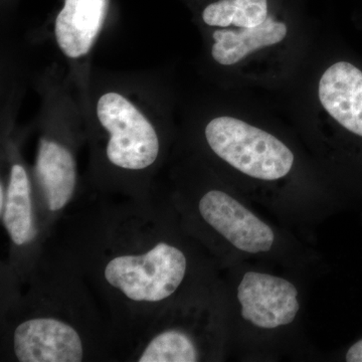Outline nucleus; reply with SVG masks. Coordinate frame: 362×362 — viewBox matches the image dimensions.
Instances as JSON below:
<instances>
[{"label": "nucleus", "mask_w": 362, "mask_h": 362, "mask_svg": "<svg viewBox=\"0 0 362 362\" xmlns=\"http://www.w3.org/2000/svg\"><path fill=\"white\" fill-rule=\"evenodd\" d=\"M201 357L199 342L189 332L170 329L154 337L138 361L197 362Z\"/></svg>", "instance_id": "9b49d317"}, {"label": "nucleus", "mask_w": 362, "mask_h": 362, "mask_svg": "<svg viewBox=\"0 0 362 362\" xmlns=\"http://www.w3.org/2000/svg\"><path fill=\"white\" fill-rule=\"evenodd\" d=\"M2 214L4 226L14 244L25 245L32 233V201L30 181L25 169L21 164H14L11 168Z\"/></svg>", "instance_id": "1a4fd4ad"}, {"label": "nucleus", "mask_w": 362, "mask_h": 362, "mask_svg": "<svg viewBox=\"0 0 362 362\" xmlns=\"http://www.w3.org/2000/svg\"><path fill=\"white\" fill-rule=\"evenodd\" d=\"M37 175L49 211L63 209L73 197L77 182L75 159L69 149L47 138L40 139Z\"/></svg>", "instance_id": "0eeeda50"}, {"label": "nucleus", "mask_w": 362, "mask_h": 362, "mask_svg": "<svg viewBox=\"0 0 362 362\" xmlns=\"http://www.w3.org/2000/svg\"><path fill=\"white\" fill-rule=\"evenodd\" d=\"M268 18L267 0H220L204 8L202 20L209 26L255 28Z\"/></svg>", "instance_id": "9d476101"}, {"label": "nucleus", "mask_w": 362, "mask_h": 362, "mask_svg": "<svg viewBox=\"0 0 362 362\" xmlns=\"http://www.w3.org/2000/svg\"><path fill=\"white\" fill-rule=\"evenodd\" d=\"M187 256L175 245L158 243L140 256L112 259L105 279L126 297L136 302H160L182 285L188 272Z\"/></svg>", "instance_id": "f03ea898"}, {"label": "nucleus", "mask_w": 362, "mask_h": 362, "mask_svg": "<svg viewBox=\"0 0 362 362\" xmlns=\"http://www.w3.org/2000/svg\"><path fill=\"white\" fill-rule=\"evenodd\" d=\"M108 0H65L54 23L59 49L70 59H80L92 49L103 26Z\"/></svg>", "instance_id": "423d86ee"}, {"label": "nucleus", "mask_w": 362, "mask_h": 362, "mask_svg": "<svg viewBox=\"0 0 362 362\" xmlns=\"http://www.w3.org/2000/svg\"><path fill=\"white\" fill-rule=\"evenodd\" d=\"M342 357L343 361L346 362H362V338L352 343L349 349L345 350Z\"/></svg>", "instance_id": "f8f14e48"}, {"label": "nucleus", "mask_w": 362, "mask_h": 362, "mask_svg": "<svg viewBox=\"0 0 362 362\" xmlns=\"http://www.w3.org/2000/svg\"><path fill=\"white\" fill-rule=\"evenodd\" d=\"M13 349L21 362H80L84 349L71 325L52 318H35L18 326Z\"/></svg>", "instance_id": "20e7f679"}, {"label": "nucleus", "mask_w": 362, "mask_h": 362, "mask_svg": "<svg viewBox=\"0 0 362 362\" xmlns=\"http://www.w3.org/2000/svg\"><path fill=\"white\" fill-rule=\"evenodd\" d=\"M97 117L108 131L106 153L117 168L141 170L156 162L159 139L156 128L129 99L107 92L98 100Z\"/></svg>", "instance_id": "7ed1b4c3"}, {"label": "nucleus", "mask_w": 362, "mask_h": 362, "mask_svg": "<svg viewBox=\"0 0 362 362\" xmlns=\"http://www.w3.org/2000/svg\"><path fill=\"white\" fill-rule=\"evenodd\" d=\"M287 33V25L271 16L255 28L216 30L213 33L211 57L221 66H233L257 49L282 42Z\"/></svg>", "instance_id": "6e6552de"}, {"label": "nucleus", "mask_w": 362, "mask_h": 362, "mask_svg": "<svg viewBox=\"0 0 362 362\" xmlns=\"http://www.w3.org/2000/svg\"><path fill=\"white\" fill-rule=\"evenodd\" d=\"M228 327L240 357L273 361L302 356L305 278L266 264L233 266Z\"/></svg>", "instance_id": "f257e3e1"}, {"label": "nucleus", "mask_w": 362, "mask_h": 362, "mask_svg": "<svg viewBox=\"0 0 362 362\" xmlns=\"http://www.w3.org/2000/svg\"><path fill=\"white\" fill-rule=\"evenodd\" d=\"M319 101L345 130L362 138V71L347 62L326 69L319 80Z\"/></svg>", "instance_id": "39448f33"}, {"label": "nucleus", "mask_w": 362, "mask_h": 362, "mask_svg": "<svg viewBox=\"0 0 362 362\" xmlns=\"http://www.w3.org/2000/svg\"><path fill=\"white\" fill-rule=\"evenodd\" d=\"M4 204H6V197H4V187L1 185V188H0V207H1V213L4 211Z\"/></svg>", "instance_id": "ddd939ff"}]
</instances>
